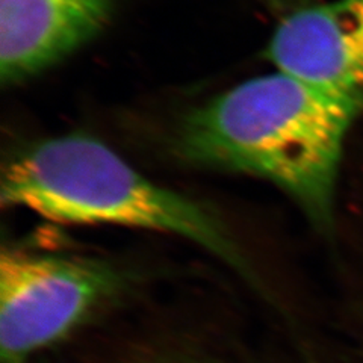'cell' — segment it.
<instances>
[{
	"label": "cell",
	"instance_id": "cell-1",
	"mask_svg": "<svg viewBox=\"0 0 363 363\" xmlns=\"http://www.w3.org/2000/svg\"><path fill=\"white\" fill-rule=\"evenodd\" d=\"M362 97L276 72L242 82L186 120L182 152L204 165L262 177L316 223L332 220L347 132Z\"/></svg>",
	"mask_w": 363,
	"mask_h": 363
},
{
	"label": "cell",
	"instance_id": "cell-2",
	"mask_svg": "<svg viewBox=\"0 0 363 363\" xmlns=\"http://www.w3.org/2000/svg\"><path fill=\"white\" fill-rule=\"evenodd\" d=\"M0 201L4 208L28 209L56 224L174 235L252 279V268L220 220L145 179L91 136L65 135L18 153L4 169Z\"/></svg>",
	"mask_w": 363,
	"mask_h": 363
},
{
	"label": "cell",
	"instance_id": "cell-3",
	"mask_svg": "<svg viewBox=\"0 0 363 363\" xmlns=\"http://www.w3.org/2000/svg\"><path fill=\"white\" fill-rule=\"evenodd\" d=\"M96 257L5 245L0 253V354L26 363L58 342L118 286Z\"/></svg>",
	"mask_w": 363,
	"mask_h": 363
},
{
	"label": "cell",
	"instance_id": "cell-4",
	"mask_svg": "<svg viewBox=\"0 0 363 363\" xmlns=\"http://www.w3.org/2000/svg\"><path fill=\"white\" fill-rule=\"evenodd\" d=\"M267 55L279 72L363 99V0H332L288 16Z\"/></svg>",
	"mask_w": 363,
	"mask_h": 363
},
{
	"label": "cell",
	"instance_id": "cell-5",
	"mask_svg": "<svg viewBox=\"0 0 363 363\" xmlns=\"http://www.w3.org/2000/svg\"><path fill=\"white\" fill-rule=\"evenodd\" d=\"M113 0H0L4 82L35 74L81 48L104 25Z\"/></svg>",
	"mask_w": 363,
	"mask_h": 363
}]
</instances>
